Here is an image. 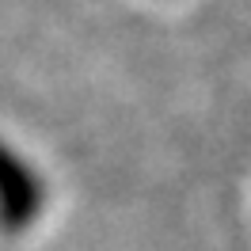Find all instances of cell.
<instances>
[{"label": "cell", "instance_id": "obj_1", "mask_svg": "<svg viewBox=\"0 0 251 251\" xmlns=\"http://www.w3.org/2000/svg\"><path fill=\"white\" fill-rule=\"evenodd\" d=\"M38 202H42V190L31 179V172L0 145V217L8 225H23L38 213Z\"/></svg>", "mask_w": 251, "mask_h": 251}]
</instances>
